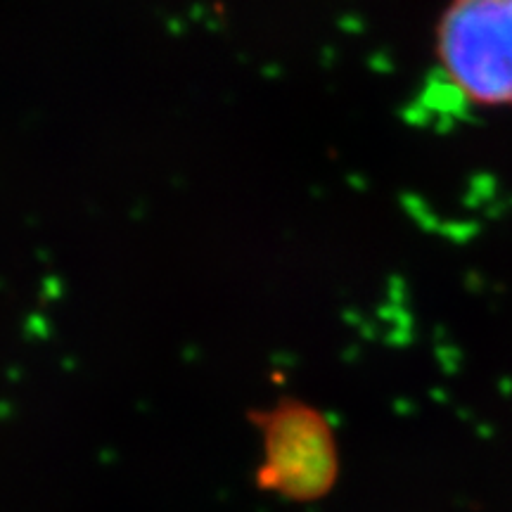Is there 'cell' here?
<instances>
[{
  "label": "cell",
  "instance_id": "obj_1",
  "mask_svg": "<svg viewBox=\"0 0 512 512\" xmlns=\"http://www.w3.org/2000/svg\"><path fill=\"white\" fill-rule=\"evenodd\" d=\"M434 50L460 100L479 110L512 107V0H448Z\"/></svg>",
  "mask_w": 512,
  "mask_h": 512
},
{
  "label": "cell",
  "instance_id": "obj_2",
  "mask_svg": "<svg viewBox=\"0 0 512 512\" xmlns=\"http://www.w3.org/2000/svg\"><path fill=\"white\" fill-rule=\"evenodd\" d=\"M264 434L259 482L275 494L311 501L325 496L339 472L337 444L328 420L302 401L285 399L254 418Z\"/></svg>",
  "mask_w": 512,
  "mask_h": 512
}]
</instances>
